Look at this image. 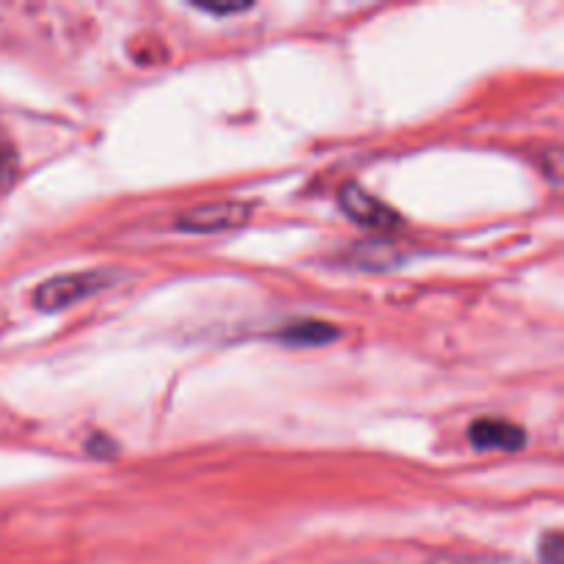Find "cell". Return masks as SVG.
Here are the masks:
<instances>
[{"label":"cell","instance_id":"52a82bcc","mask_svg":"<svg viewBox=\"0 0 564 564\" xmlns=\"http://www.w3.org/2000/svg\"><path fill=\"white\" fill-rule=\"evenodd\" d=\"M14 171H17V152H14V143L9 141L3 130H0V191L14 180Z\"/></svg>","mask_w":564,"mask_h":564},{"label":"cell","instance_id":"8992f818","mask_svg":"<svg viewBox=\"0 0 564 564\" xmlns=\"http://www.w3.org/2000/svg\"><path fill=\"white\" fill-rule=\"evenodd\" d=\"M424 564H529V562L512 560V556H499V554H435Z\"/></svg>","mask_w":564,"mask_h":564},{"label":"cell","instance_id":"3957f363","mask_svg":"<svg viewBox=\"0 0 564 564\" xmlns=\"http://www.w3.org/2000/svg\"><path fill=\"white\" fill-rule=\"evenodd\" d=\"M339 204H341V209H345V213L356 220V224L367 226V229L391 231V229H400L402 226V218L397 209H391L389 204H383L378 196H372L369 191H364V187L356 185V182H350V185L341 187Z\"/></svg>","mask_w":564,"mask_h":564},{"label":"cell","instance_id":"6da1fadb","mask_svg":"<svg viewBox=\"0 0 564 564\" xmlns=\"http://www.w3.org/2000/svg\"><path fill=\"white\" fill-rule=\"evenodd\" d=\"M110 275L102 273V270L55 275V279L44 281V284L33 292V306L42 308V312H64V308L91 297L94 292L105 290Z\"/></svg>","mask_w":564,"mask_h":564},{"label":"cell","instance_id":"277c9868","mask_svg":"<svg viewBox=\"0 0 564 564\" xmlns=\"http://www.w3.org/2000/svg\"><path fill=\"white\" fill-rule=\"evenodd\" d=\"M468 441L479 452H518L527 444V433L510 419L482 416L468 427Z\"/></svg>","mask_w":564,"mask_h":564},{"label":"cell","instance_id":"ba28073f","mask_svg":"<svg viewBox=\"0 0 564 564\" xmlns=\"http://www.w3.org/2000/svg\"><path fill=\"white\" fill-rule=\"evenodd\" d=\"M540 554H543L545 564H562V534L560 532L545 534L543 543H540Z\"/></svg>","mask_w":564,"mask_h":564},{"label":"cell","instance_id":"9c48e42d","mask_svg":"<svg viewBox=\"0 0 564 564\" xmlns=\"http://www.w3.org/2000/svg\"><path fill=\"white\" fill-rule=\"evenodd\" d=\"M198 11H204V14H240V11H248L251 9V3H242V6H196Z\"/></svg>","mask_w":564,"mask_h":564},{"label":"cell","instance_id":"7a4b0ae2","mask_svg":"<svg viewBox=\"0 0 564 564\" xmlns=\"http://www.w3.org/2000/svg\"><path fill=\"white\" fill-rule=\"evenodd\" d=\"M253 213L251 202H240V198H226V202L198 204V207L185 209L176 218V229L193 231V235H213V231L235 229V226L248 224Z\"/></svg>","mask_w":564,"mask_h":564},{"label":"cell","instance_id":"30bf717a","mask_svg":"<svg viewBox=\"0 0 564 564\" xmlns=\"http://www.w3.org/2000/svg\"><path fill=\"white\" fill-rule=\"evenodd\" d=\"M3 328H6V317H3V314H0V334H3Z\"/></svg>","mask_w":564,"mask_h":564},{"label":"cell","instance_id":"5b68a950","mask_svg":"<svg viewBox=\"0 0 564 564\" xmlns=\"http://www.w3.org/2000/svg\"><path fill=\"white\" fill-rule=\"evenodd\" d=\"M339 336V330L328 323H297L290 328L281 330V339L290 341V345H328Z\"/></svg>","mask_w":564,"mask_h":564}]
</instances>
